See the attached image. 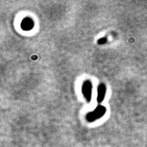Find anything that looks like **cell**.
<instances>
[{
    "instance_id": "1",
    "label": "cell",
    "mask_w": 147,
    "mask_h": 147,
    "mask_svg": "<svg viewBox=\"0 0 147 147\" xmlns=\"http://www.w3.org/2000/svg\"><path fill=\"white\" fill-rule=\"evenodd\" d=\"M106 113V108L104 107V106L99 105L97 106L96 108L93 110V111L91 112V113H88L86 119H87V121L89 122H93V121L97 120V119L102 118L104 117Z\"/></svg>"
},
{
    "instance_id": "3",
    "label": "cell",
    "mask_w": 147,
    "mask_h": 147,
    "mask_svg": "<svg viewBox=\"0 0 147 147\" xmlns=\"http://www.w3.org/2000/svg\"><path fill=\"white\" fill-rule=\"evenodd\" d=\"M106 88L104 84H100L97 87V102L99 104H101L106 96Z\"/></svg>"
},
{
    "instance_id": "4",
    "label": "cell",
    "mask_w": 147,
    "mask_h": 147,
    "mask_svg": "<svg viewBox=\"0 0 147 147\" xmlns=\"http://www.w3.org/2000/svg\"><path fill=\"white\" fill-rule=\"evenodd\" d=\"M34 21L30 18H24L22 21L21 27L23 30L29 31L34 28Z\"/></svg>"
},
{
    "instance_id": "2",
    "label": "cell",
    "mask_w": 147,
    "mask_h": 147,
    "mask_svg": "<svg viewBox=\"0 0 147 147\" xmlns=\"http://www.w3.org/2000/svg\"><path fill=\"white\" fill-rule=\"evenodd\" d=\"M92 89H93V84H92L90 80L84 81L82 87V92L84 98L88 102H90L91 100Z\"/></svg>"
},
{
    "instance_id": "5",
    "label": "cell",
    "mask_w": 147,
    "mask_h": 147,
    "mask_svg": "<svg viewBox=\"0 0 147 147\" xmlns=\"http://www.w3.org/2000/svg\"><path fill=\"white\" fill-rule=\"evenodd\" d=\"M106 42H107V38H105V37L100 38V39H99L98 40H97V43H98V45H104V44H106Z\"/></svg>"
}]
</instances>
